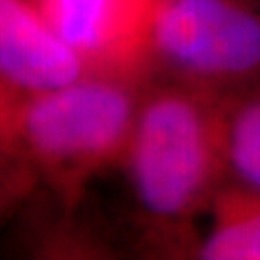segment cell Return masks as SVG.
<instances>
[{
	"label": "cell",
	"instance_id": "1",
	"mask_svg": "<svg viewBox=\"0 0 260 260\" xmlns=\"http://www.w3.org/2000/svg\"><path fill=\"white\" fill-rule=\"evenodd\" d=\"M232 93L172 79L143 91L125 164L150 222L191 241L193 222L230 179L225 104Z\"/></svg>",
	"mask_w": 260,
	"mask_h": 260
},
{
	"label": "cell",
	"instance_id": "2",
	"mask_svg": "<svg viewBox=\"0 0 260 260\" xmlns=\"http://www.w3.org/2000/svg\"><path fill=\"white\" fill-rule=\"evenodd\" d=\"M143 99L139 79L87 74L74 83L29 94L18 116L25 149L70 181L123 160Z\"/></svg>",
	"mask_w": 260,
	"mask_h": 260
},
{
	"label": "cell",
	"instance_id": "3",
	"mask_svg": "<svg viewBox=\"0 0 260 260\" xmlns=\"http://www.w3.org/2000/svg\"><path fill=\"white\" fill-rule=\"evenodd\" d=\"M150 54L172 79L220 93L260 83V6L252 0H158Z\"/></svg>",
	"mask_w": 260,
	"mask_h": 260
},
{
	"label": "cell",
	"instance_id": "4",
	"mask_svg": "<svg viewBox=\"0 0 260 260\" xmlns=\"http://www.w3.org/2000/svg\"><path fill=\"white\" fill-rule=\"evenodd\" d=\"M93 74L139 79L152 66L158 0H31Z\"/></svg>",
	"mask_w": 260,
	"mask_h": 260
},
{
	"label": "cell",
	"instance_id": "5",
	"mask_svg": "<svg viewBox=\"0 0 260 260\" xmlns=\"http://www.w3.org/2000/svg\"><path fill=\"white\" fill-rule=\"evenodd\" d=\"M93 74L31 0H0V81L21 93L52 91Z\"/></svg>",
	"mask_w": 260,
	"mask_h": 260
},
{
	"label": "cell",
	"instance_id": "6",
	"mask_svg": "<svg viewBox=\"0 0 260 260\" xmlns=\"http://www.w3.org/2000/svg\"><path fill=\"white\" fill-rule=\"evenodd\" d=\"M210 230L197 245L205 260H260V191L228 179L212 199Z\"/></svg>",
	"mask_w": 260,
	"mask_h": 260
},
{
	"label": "cell",
	"instance_id": "7",
	"mask_svg": "<svg viewBox=\"0 0 260 260\" xmlns=\"http://www.w3.org/2000/svg\"><path fill=\"white\" fill-rule=\"evenodd\" d=\"M225 158L230 179L260 191V83L228 96Z\"/></svg>",
	"mask_w": 260,
	"mask_h": 260
}]
</instances>
